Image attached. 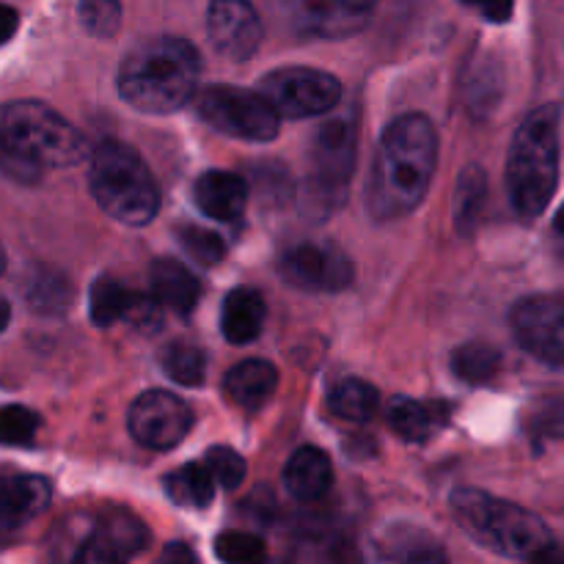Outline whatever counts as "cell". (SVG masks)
<instances>
[{
    "mask_svg": "<svg viewBox=\"0 0 564 564\" xmlns=\"http://www.w3.org/2000/svg\"><path fill=\"white\" fill-rule=\"evenodd\" d=\"M438 163V135L424 113H405L386 127L367 185L369 213L380 220L413 213L427 196Z\"/></svg>",
    "mask_w": 564,
    "mask_h": 564,
    "instance_id": "6da1fadb",
    "label": "cell"
},
{
    "mask_svg": "<svg viewBox=\"0 0 564 564\" xmlns=\"http://www.w3.org/2000/svg\"><path fill=\"white\" fill-rule=\"evenodd\" d=\"M86 158V138L75 124L36 99L0 105V165L31 182L44 169H66Z\"/></svg>",
    "mask_w": 564,
    "mask_h": 564,
    "instance_id": "7a4b0ae2",
    "label": "cell"
},
{
    "mask_svg": "<svg viewBox=\"0 0 564 564\" xmlns=\"http://www.w3.org/2000/svg\"><path fill=\"white\" fill-rule=\"evenodd\" d=\"M202 75L198 50L187 39L154 36L130 50L119 69V94L143 113H174L191 102Z\"/></svg>",
    "mask_w": 564,
    "mask_h": 564,
    "instance_id": "3957f363",
    "label": "cell"
},
{
    "mask_svg": "<svg viewBox=\"0 0 564 564\" xmlns=\"http://www.w3.org/2000/svg\"><path fill=\"white\" fill-rule=\"evenodd\" d=\"M452 512L457 523L494 554L527 562H560L564 551L543 518L512 501L496 499L477 488H460L452 494Z\"/></svg>",
    "mask_w": 564,
    "mask_h": 564,
    "instance_id": "277c9868",
    "label": "cell"
},
{
    "mask_svg": "<svg viewBox=\"0 0 564 564\" xmlns=\"http://www.w3.org/2000/svg\"><path fill=\"white\" fill-rule=\"evenodd\" d=\"M562 108L543 105L518 127L507 160V191L516 213L534 220L545 213L560 182Z\"/></svg>",
    "mask_w": 564,
    "mask_h": 564,
    "instance_id": "5b68a950",
    "label": "cell"
},
{
    "mask_svg": "<svg viewBox=\"0 0 564 564\" xmlns=\"http://www.w3.org/2000/svg\"><path fill=\"white\" fill-rule=\"evenodd\" d=\"M88 185L99 207L124 226L152 224L160 209V191L141 154L121 141L94 149Z\"/></svg>",
    "mask_w": 564,
    "mask_h": 564,
    "instance_id": "8992f818",
    "label": "cell"
},
{
    "mask_svg": "<svg viewBox=\"0 0 564 564\" xmlns=\"http://www.w3.org/2000/svg\"><path fill=\"white\" fill-rule=\"evenodd\" d=\"M196 110L209 127L240 141H273L281 130L279 110L259 91L237 86H207L196 97Z\"/></svg>",
    "mask_w": 564,
    "mask_h": 564,
    "instance_id": "52a82bcc",
    "label": "cell"
},
{
    "mask_svg": "<svg viewBox=\"0 0 564 564\" xmlns=\"http://www.w3.org/2000/svg\"><path fill=\"white\" fill-rule=\"evenodd\" d=\"M358 152V124L356 119H330L319 127L314 138V171L306 185V204L317 213L328 215L345 198V187L350 182L352 165Z\"/></svg>",
    "mask_w": 564,
    "mask_h": 564,
    "instance_id": "ba28073f",
    "label": "cell"
},
{
    "mask_svg": "<svg viewBox=\"0 0 564 564\" xmlns=\"http://www.w3.org/2000/svg\"><path fill=\"white\" fill-rule=\"evenodd\" d=\"M262 94L279 116L308 119L334 110L341 99V83L334 75L308 66H286L270 72L262 80Z\"/></svg>",
    "mask_w": 564,
    "mask_h": 564,
    "instance_id": "9c48e42d",
    "label": "cell"
},
{
    "mask_svg": "<svg viewBox=\"0 0 564 564\" xmlns=\"http://www.w3.org/2000/svg\"><path fill=\"white\" fill-rule=\"evenodd\" d=\"M512 334L538 361L564 369V297H527L512 308Z\"/></svg>",
    "mask_w": 564,
    "mask_h": 564,
    "instance_id": "30bf717a",
    "label": "cell"
},
{
    "mask_svg": "<svg viewBox=\"0 0 564 564\" xmlns=\"http://www.w3.org/2000/svg\"><path fill=\"white\" fill-rule=\"evenodd\" d=\"M286 284L308 292H339L352 284V262L330 242H303L290 248L279 262Z\"/></svg>",
    "mask_w": 564,
    "mask_h": 564,
    "instance_id": "8fae6325",
    "label": "cell"
},
{
    "mask_svg": "<svg viewBox=\"0 0 564 564\" xmlns=\"http://www.w3.org/2000/svg\"><path fill=\"white\" fill-rule=\"evenodd\" d=\"M193 413L171 391H147L132 402L127 413L132 438L149 449H171L187 435Z\"/></svg>",
    "mask_w": 564,
    "mask_h": 564,
    "instance_id": "7c38bea8",
    "label": "cell"
},
{
    "mask_svg": "<svg viewBox=\"0 0 564 564\" xmlns=\"http://www.w3.org/2000/svg\"><path fill=\"white\" fill-rule=\"evenodd\" d=\"M213 47L231 61H246L262 42V20L251 0H213L207 11Z\"/></svg>",
    "mask_w": 564,
    "mask_h": 564,
    "instance_id": "4fadbf2b",
    "label": "cell"
},
{
    "mask_svg": "<svg viewBox=\"0 0 564 564\" xmlns=\"http://www.w3.org/2000/svg\"><path fill=\"white\" fill-rule=\"evenodd\" d=\"M149 543V532L130 512H108L94 527L83 549L77 551V562L86 564H113L127 562L141 554Z\"/></svg>",
    "mask_w": 564,
    "mask_h": 564,
    "instance_id": "5bb4252c",
    "label": "cell"
},
{
    "mask_svg": "<svg viewBox=\"0 0 564 564\" xmlns=\"http://www.w3.org/2000/svg\"><path fill=\"white\" fill-rule=\"evenodd\" d=\"M50 505V482L36 474H0V532H14Z\"/></svg>",
    "mask_w": 564,
    "mask_h": 564,
    "instance_id": "9a60e30c",
    "label": "cell"
},
{
    "mask_svg": "<svg viewBox=\"0 0 564 564\" xmlns=\"http://www.w3.org/2000/svg\"><path fill=\"white\" fill-rule=\"evenodd\" d=\"M193 202L207 218L235 224L246 213L248 185L231 171H204L193 185Z\"/></svg>",
    "mask_w": 564,
    "mask_h": 564,
    "instance_id": "2e32d148",
    "label": "cell"
},
{
    "mask_svg": "<svg viewBox=\"0 0 564 564\" xmlns=\"http://www.w3.org/2000/svg\"><path fill=\"white\" fill-rule=\"evenodd\" d=\"M452 408L435 400H413V397H394L389 402V424L402 441L422 444L433 438L441 427L449 424Z\"/></svg>",
    "mask_w": 564,
    "mask_h": 564,
    "instance_id": "e0dca14e",
    "label": "cell"
},
{
    "mask_svg": "<svg viewBox=\"0 0 564 564\" xmlns=\"http://www.w3.org/2000/svg\"><path fill=\"white\" fill-rule=\"evenodd\" d=\"M149 290L160 306L176 314H191L202 295L196 275L176 259H154L149 268Z\"/></svg>",
    "mask_w": 564,
    "mask_h": 564,
    "instance_id": "ac0fdd59",
    "label": "cell"
},
{
    "mask_svg": "<svg viewBox=\"0 0 564 564\" xmlns=\"http://www.w3.org/2000/svg\"><path fill=\"white\" fill-rule=\"evenodd\" d=\"M284 485L295 499L314 501L323 499L334 485V466L330 457L317 446H303L290 457L284 468Z\"/></svg>",
    "mask_w": 564,
    "mask_h": 564,
    "instance_id": "d6986e66",
    "label": "cell"
},
{
    "mask_svg": "<svg viewBox=\"0 0 564 564\" xmlns=\"http://www.w3.org/2000/svg\"><path fill=\"white\" fill-rule=\"evenodd\" d=\"M279 386V372L270 361L248 358L240 361L229 375H226V394L242 411H259L270 402Z\"/></svg>",
    "mask_w": 564,
    "mask_h": 564,
    "instance_id": "ffe728a7",
    "label": "cell"
},
{
    "mask_svg": "<svg viewBox=\"0 0 564 564\" xmlns=\"http://www.w3.org/2000/svg\"><path fill=\"white\" fill-rule=\"evenodd\" d=\"M220 328L231 345H248L264 328V297L251 286H237L226 295Z\"/></svg>",
    "mask_w": 564,
    "mask_h": 564,
    "instance_id": "44dd1931",
    "label": "cell"
},
{
    "mask_svg": "<svg viewBox=\"0 0 564 564\" xmlns=\"http://www.w3.org/2000/svg\"><path fill=\"white\" fill-rule=\"evenodd\" d=\"M163 490L176 507L185 510H204L215 499V479L204 463H187L165 474Z\"/></svg>",
    "mask_w": 564,
    "mask_h": 564,
    "instance_id": "7402d4cb",
    "label": "cell"
},
{
    "mask_svg": "<svg viewBox=\"0 0 564 564\" xmlns=\"http://www.w3.org/2000/svg\"><path fill=\"white\" fill-rule=\"evenodd\" d=\"M141 295L132 292L130 286L119 284L116 279H97L91 286V295H88V312H91L94 325H116L119 319H130V314L135 312Z\"/></svg>",
    "mask_w": 564,
    "mask_h": 564,
    "instance_id": "603a6c76",
    "label": "cell"
},
{
    "mask_svg": "<svg viewBox=\"0 0 564 564\" xmlns=\"http://www.w3.org/2000/svg\"><path fill=\"white\" fill-rule=\"evenodd\" d=\"M380 405V394L372 383L358 378L339 380L328 394V408L345 422L364 424L375 416Z\"/></svg>",
    "mask_w": 564,
    "mask_h": 564,
    "instance_id": "cb8c5ba5",
    "label": "cell"
},
{
    "mask_svg": "<svg viewBox=\"0 0 564 564\" xmlns=\"http://www.w3.org/2000/svg\"><path fill=\"white\" fill-rule=\"evenodd\" d=\"M160 367L174 383L202 386L207 378V356L198 345L191 341H174L160 352Z\"/></svg>",
    "mask_w": 564,
    "mask_h": 564,
    "instance_id": "d4e9b609",
    "label": "cell"
},
{
    "mask_svg": "<svg viewBox=\"0 0 564 564\" xmlns=\"http://www.w3.org/2000/svg\"><path fill=\"white\" fill-rule=\"evenodd\" d=\"M455 224L460 231H471L482 213L485 196H488V176L477 165H468L460 174L455 187Z\"/></svg>",
    "mask_w": 564,
    "mask_h": 564,
    "instance_id": "484cf974",
    "label": "cell"
},
{
    "mask_svg": "<svg viewBox=\"0 0 564 564\" xmlns=\"http://www.w3.org/2000/svg\"><path fill=\"white\" fill-rule=\"evenodd\" d=\"M452 367H455L457 378L466 383H488L499 372L501 352L485 341H471L452 356Z\"/></svg>",
    "mask_w": 564,
    "mask_h": 564,
    "instance_id": "4316f807",
    "label": "cell"
},
{
    "mask_svg": "<svg viewBox=\"0 0 564 564\" xmlns=\"http://www.w3.org/2000/svg\"><path fill=\"white\" fill-rule=\"evenodd\" d=\"M364 11L350 9L341 0H306V20L319 33H347L358 28Z\"/></svg>",
    "mask_w": 564,
    "mask_h": 564,
    "instance_id": "83f0119b",
    "label": "cell"
},
{
    "mask_svg": "<svg viewBox=\"0 0 564 564\" xmlns=\"http://www.w3.org/2000/svg\"><path fill=\"white\" fill-rule=\"evenodd\" d=\"M39 416L22 405L0 408V444L3 446H31L39 433Z\"/></svg>",
    "mask_w": 564,
    "mask_h": 564,
    "instance_id": "f1b7e54d",
    "label": "cell"
},
{
    "mask_svg": "<svg viewBox=\"0 0 564 564\" xmlns=\"http://www.w3.org/2000/svg\"><path fill=\"white\" fill-rule=\"evenodd\" d=\"M176 237H180L182 251H185L191 259H196L198 264H204V268L218 264L226 253V242L220 240L215 231L202 229V226H191V224L180 226V235Z\"/></svg>",
    "mask_w": 564,
    "mask_h": 564,
    "instance_id": "f546056e",
    "label": "cell"
},
{
    "mask_svg": "<svg viewBox=\"0 0 564 564\" xmlns=\"http://www.w3.org/2000/svg\"><path fill=\"white\" fill-rule=\"evenodd\" d=\"M80 22L91 36H116L121 28V0H80Z\"/></svg>",
    "mask_w": 564,
    "mask_h": 564,
    "instance_id": "4dcf8cb0",
    "label": "cell"
},
{
    "mask_svg": "<svg viewBox=\"0 0 564 564\" xmlns=\"http://www.w3.org/2000/svg\"><path fill=\"white\" fill-rule=\"evenodd\" d=\"M204 466H207V471L213 474L215 485H220V488L226 490H235L237 485L246 479V460H242V455H237L235 449H229V446H215V449L207 452V457H204Z\"/></svg>",
    "mask_w": 564,
    "mask_h": 564,
    "instance_id": "1f68e13d",
    "label": "cell"
},
{
    "mask_svg": "<svg viewBox=\"0 0 564 564\" xmlns=\"http://www.w3.org/2000/svg\"><path fill=\"white\" fill-rule=\"evenodd\" d=\"M215 554L218 560L242 564V562H259L264 556V543L257 534L246 532H224L215 540Z\"/></svg>",
    "mask_w": 564,
    "mask_h": 564,
    "instance_id": "d6a6232c",
    "label": "cell"
},
{
    "mask_svg": "<svg viewBox=\"0 0 564 564\" xmlns=\"http://www.w3.org/2000/svg\"><path fill=\"white\" fill-rule=\"evenodd\" d=\"M529 430L538 438L564 441V397H545L529 413Z\"/></svg>",
    "mask_w": 564,
    "mask_h": 564,
    "instance_id": "836d02e7",
    "label": "cell"
},
{
    "mask_svg": "<svg viewBox=\"0 0 564 564\" xmlns=\"http://www.w3.org/2000/svg\"><path fill=\"white\" fill-rule=\"evenodd\" d=\"M64 279L53 275V279H39L31 292V306L39 312H61L69 306V295H66Z\"/></svg>",
    "mask_w": 564,
    "mask_h": 564,
    "instance_id": "e575fe53",
    "label": "cell"
},
{
    "mask_svg": "<svg viewBox=\"0 0 564 564\" xmlns=\"http://www.w3.org/2000/svg\"><path fill=\"white\" fill-rule=\"evenodd\" d=\"M463 3L477 9L490 22H507L516 9V0H463Z\"/></svg>",
    "mask_w": 564,
    "mask_h": 564,
    "instance_id": "d590c367",
    "label": "cell"
},
{
    "mask_svg": "<svg viewBox=\"0 0 564 564\" xmlns=\"http://www.w3.org/2000/svg\"><path fill=\"white\" fill-rule=\"evenodd\" d=\"M17 28H20V14H17V9L0 3V47H3L6 42H11Z\"/></svg>",
    "mask_w": 564,
    "mask_h": 564,
    "instance_id": "8d00e7d4",
    "label": "cell"
},
{
    "mask_svg": "<svg viewBox=\"0 0 564 564\" xmlns=\"http://www.w3.org/2000/svg\"><path fill=\"white\" fill-rule=\"evenodd\" d=\"M160 560H171V562H176V560H182V562H193V560H196V556H193V551L187 549V545H182V543H171L169 549L163 551V556H160Z\"/></svg>",
    "mask_w": 564,
    "mask_h": 564,
    "instance_id": "74e56055",
    "label": "cell"
},
{
    "mask_svg": "<svg viewBox=\"0 0 564 564\" xmlns=\"http://www.w3.org/2000/svg\"><path fill=\"white\" fill-rule=\"evenodd\" d=\"M341 3H345V6H350V9L367 11V9H372V6L378 3V0H341Z\"/></svg>",
    "mask_w": 564,
    "mask_h": 564,
    "instance_id": "f35d334b",
    "label": "cell"
},
{
    "mask_svg": "<svg viewBox=\"0 0 564 564\" xmlns=\"http://www.w3.org/2000/svg\"><path fill=\"white\" fill-rule=\"evenodd\" d=\"M9 317H11V308H9V303H6L3 297H0V330H3L6 325H9Z\"/></svg>",
    "mask_w": 564,
    "mask_h": 564,
    "instance_id": "ab89813d",
    "label": "cell"
},
{
    "mask_svg": "<svg viewBox=\"0 0 564 564\" xmlns=\"http://www.w3.org/2000/svg\"><path fill=\"white\" fill-rule=\"evenodd\" d=\"M554 229L564 237V204H562V209H560V213H556V218H554Z\"/></svg>",
    "mask_w": 564,
    "mask_h": 564,
    "instance_id": "60d3db41",
    "label": "cell"
},
{
    "mask_svg": "<svg viewBox=\"0 0 564 564\" xmlns=\"http://www.w3.org/2000/svg\"><path fill=\"white\" fill-rule=\"evenodd\" d=\"M6 270V251H3V246H0V273H3Z\"/></svg>",
    "mask_w": 564,
    "mask_h": 564,
    "instance_id": "b9f144b4",
    "label": "cell"
}]
</instances>
